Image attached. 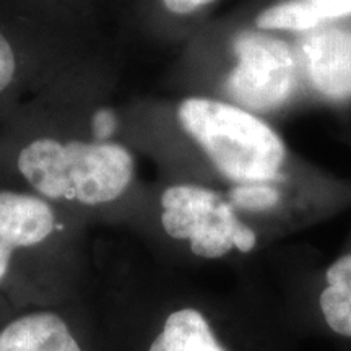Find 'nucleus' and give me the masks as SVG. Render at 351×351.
<instances>
[{
  "mask_svg": "<svg viewBox=\"0 0 351 351\" xmlns=\"http://www.w3.org/2000/svg\"><path fill=\"white\" fill-rule=\"evenodd\" d=\"M93 137L98 143H104L109 137H112L116 132L117 121L116 114L111 109H98L93 116Z\"/></svg>",
  "mask_w": 351,
  "mask_h": 351,
  "instance_id": "14",
  "label": "nucleus"
},
{
  "mask_svg": "<svg viewBox=\"0 0 351 351\" xmlns=\"http://www.w3.org/2000/svg\"><path fill=\"white\" fill-rule=\"evenodd\" d=\"M213 2H217V0H163L165 7L169 12L178 13V15H187V13L199 10V8Z\"/></svg>",
  "mask_w": 351,
  "mask_h": 351,
  "instance_id": "15",
  "label": "nucleus"
},
{
  "mask_svg": "<svg viewBox=\"0 0 351 351\" xmlns=\"http://www.w3.org/2000/svg\"><path fill=\"white\" fill-rule=\"evenodd\" d=\"M306 70L313 86L330 99L351 96V32L317 29L302 41Z\"/></svg>",
  "mask_w": 351,
  "mask_h": 351,
  "instance_id": "5",
  "label": "nucleus"
},
{
  "mask_svg": "<svg viewBox=\"0 0 351 351\" xmlns=\"http://www.w3.org/2000/svg\"><path fill=\"white\" fill-rule=\"evenodd\" d=\"M234 54L238 64L226 80L228 95L251 111H271L285 104L296 83L295 57L288 44L244 32L234 39Z\"/></svg>",
  "mask_w": 351,
  "mask_h": 351,
  "instance_id": "3",
  "label": "nucleus"
},
{
  "mask_svg": "<svg viewBox=\"0 0 351 351\" xmlns=\"http://www.w3.org/2000/svg\"><path fill=\"white\" fill-rule=\"evenodd\" d=\"M13 247H10L7 243H3L0 239V280L5 276L8 271V267H10V258H12Z\"/></svg>",
  "mask_w": 351,
  "mask_h": 351,
  "instance_id": "16",
  "label": "nucleus"
},
{
  "mask_svg": "<svg viewBox=\"0 0 351 351\" xmlns=\"http://www.w3.org/2000/svg\"><path fill=\"white\" fill-rule=\"evenodd\" d=\"M320 23L351 15V0H311Z\"/></svg>",
  "mask_w": 351,
  "mask_h": 351,
  "instance_id": "13",
  "label": "nucleus"
},
{
  "mask_svg": "<svg viewBox=\"0 0 351 351\" xmlns=\"http://www.w3.org/2000/svg\"><path fill=\"white\" fill-rule=\"evenodd\" d=\"M257 28L311 32L320 25L311 0H285L263 10L257 16Z\"/></svg>",
  "mask_w": 351,
  "mask_h": 351,
  "instance_id": "10",
  "label": "nucleus"
},
{
  "mask_svg": "<svg viewBox=\"0 0 351 351\" xmlns=\"http://www.w3.org/2000/svg\"><path fill=\"white\" fill-rule=\"evenodd\" d=\"M19 169L49 199L99 205L124 194L135 165L129 150L116 143H60L39 138L20 152Z\"/></svg>",
  "mask_w": 351,
  "mask_h": 351,
  "instance_id": "1",
  "label": "nucleus"
},
{
  "mask_svg": "<svg viewBox=\"0 0 351 351\" xmlns=\"http://www.w3.org/2000/svg\"><path fill=\"white\" fill-rule=\"evenodd\" d=\"M16 60L10 43L0 33V93L5 91L15 77Z\"/></svg>",
  "mask_w": 351,
  "mask_h": 351,
  "instance_id": "12",
  "label": "nucleus"
},
{
  "mask_svg": "<svg viewBox=\"0 0 351 351\" xmlns=\"http://www.w3.org/2000/svg\"><path fill=\"white\" fill-rule=\"evenodd\" d=\"M223 199L217 192L200 186H174L161 195V223L174 239L189 243L205 234L219 218Z\"/></svg>",
  "mask_w": 351,
  "mask_h": 351,
  "instance_id": "6",
  "label": "nucleus"
},
{
  "mask_svg": "<svg viewBox=\"0 0 351 351\" xmlns=\"http://www.w3.org/2000/svg\"><path fill=\"white\" fill-rule=\"evenodd\" d=\"M54 213L34 195L0 192V239L10 247H32L54 230Z\"/></svg>",
  "mask_w": 351,
  "mask_h": 351,
  "instance_id": "7",
  "label": "nucleus"
},
{
  "mask_svg": "<svg viewBox=\"0 0 351 351\" xmlns=\"http://www.w3.org/2000/svg\"><path fill=\"white\" fill-rule=\"evenodd\" d=\"M0 351H82L64 319L52 313L26 314L0 332Z\"/></svg>",
  "mask_w": 351,
  "mask_h": 351,
  "instance_id": "8",
  "label": "nucleus"
},
{
  "mask_svg": "<svg viewBox=\"0 0 351 351\" xmlns=\"http://www.w3.org/2000/svg\"><path fill=\"white\" fill-rule=\"evenodd\" d=\"M337 351H351V350H345V348H337Z\"/></svg>",
  "mask_w": 351,
  "mask_h": 351,
  "instance_id": "17",
  "label": "nucleus"
},
{
  "mask_svg": "<svg viewBox=\"0 0 351 351\" xmlns=\"http://www.w3.org/2000/svg\"><path fill=\"white\" fill-rule=\"evenodd\" d=\"M178 116L225 178L238 184L276 179L287 150L282 138L254 114L221 101L189 98Z\"/></svg>",
  "mask_w": 351,
  "mask_h": 351,
  "instance_id": "2",
  "label": "nucleus"
},
{
  "mask_svg": "<svg viewBox=\"0 0 351 351\" xmlns=\"http://www.w3.org/2000/svg\"><path fill=\"white\" fill-rule=\"evenodd\" d=\"M302 332L351 350V251L322 270L317 289L296 320Z\"/></svg>",
  "mask_w": 351,
  "mask_h": 351,
  "instance_id": "4",
  "label": "nucleus"
},
{
  "mask_svg": "<svg viewBox=\"0 0 351 351\" xmlns=\"http://www.w3.org/2000/svg\"><path fill=\"white\" fill-rule=\"evenodd\" d=\"M148 351H236L221 339L207 315L194 307H184L166 319L163 330Z\"/></svg>",
  "mask_w": 351,
  "mask_h": 351,
  "instance_id": "9",
  "label": "nucleus"
},
{
  "mask_svg": "<svg viewBox=\"0 0 351 351\" xmlns=\"http://www.w3.org/2000/svg\"><path fill=\"white\" fill-rule=\"evenodd\" d=\"M280 192L267 184H238L230 192V204L232 207L251 213L269 212L280 204Z\"/></svg>",
  "mask_w": 351,
  "mask_h": 351,
  "instance_id": "11",
  "label": "nucleus"
}]
</instances>
